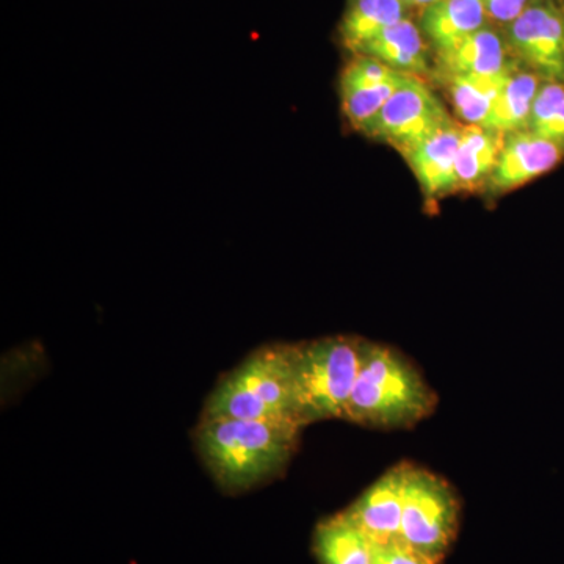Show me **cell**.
I'll return each mask as SVG.
<instances>
[{"label": "cell", "instance_id": "1", "mask_svg": "<svg viewBox=\"0 0 564 564\" xmlns=\"http://www.w3.org/2000/svg\"><path fill=\"white\" fill-rule=\"evenodd\" d=\"M302 430L296 423L202 417L196 448L223 491L239 494L272 480L288 467Z\"/></svg>", "mask_w": 564, "mask_h": 564}, {"label": "cell", "instance_id": "2", "mask_svg": "<svg viewBox=\"0 0 564 564\" xmlns=\"http://www.w3.org/2000/svg\"><path fill=\"white\" fill-rule=\"evenodd\" d=\"M437 406V395L403 352L366 343L344 421L378 430L413 429Z\"/></svg>", "mask_w": 564, "mask_h": 564}, {"label": "cell", "instance_id": "3", "mask_svg": "<svg viewBox=\"0 0 564 564\" xmlns=\"http://www.w3.org/2000/svg\"><path fill=\"white\" fill-rule=\"evenodd\" d=\"M203 417L296 423L291 345H265L221 378L212 391ZM304 429V426H303Z\"/></svg>", "mask_w": 564, "mask_h": 564}, {"label": "cell", "instance_id": "4", "mask_svg": "<svg viewBox=\"0 0 564 564\" xmlns=\"http://www.w3.org/2000/svg\"><path fill=\"white\" fill-rule=\"evenodd\" d=\"M366 343L358 336H329L291 345L293 395L303 426L344 417Z\"/></svg>", "mask_w": 564, "mask_h": 564}, {"label": "cell", "instance_id": "5", "mask_svg": "<svg viewBox=\"0 0 564 564\" xmlns=\"http://www.w3.org/2000/svg\"><path fill=\"white\" fill-rule=\"evenodd\" d=\"M462 502L441 475L410 464L403 494L400 536L422 554L443 560L455 543Z\"/></svg>", "mask_w": 564, "mask_h": 564}, {"label": "cell", "instance_id": "6", "mask_svg": "<svg viewBox=\"0 0 564 564\" xmlns=\"http://www.w3.org/2000/svg\"><path fill=\"white\" fill-rule=\"evenodd\" d=\"M454 121L429 80L406 76L364 135L406 155Z\"/></svg>", "mask_w": 564, "mask_h": 564}, {"label": "cell", "instance_id": "7", "mask_svg": "<svg viewBox=\"0 0 564 564\" xmlns=\"http://www.w3.org/2000/svg\"><path fill=\"white\" fill-rule=\"evenodd\" d=\"M502 32L516 62L544 80H564V10L558 0H533Z\"/></svg>", "mask_w": 564, "mask_h": 564}, {"label": "cell", "instance_id": "8", "mask_svg": "<svg viewBox=\"0 0 564 564\" xmlns=\"http://www.w3.org/2000/svg\"><path fill=\"white\" fill-rule=\"evenodd\" d=\"M406 76L367 55H351L339 77L340 109L350 128L364 135Z\"/></svg>", "mask_w": 564, "mask_h": 564}, {"label": "cell", "instance_id": "9", "mask_svg": "<svg viewBox=\"0 0 564 564\" xmlns=\"http://www.w3.org/2000/svg\"><path fill=\"white\" fill-rule=\"evenodd\" d=\"M563 159L562 147L529 129L505 133L502 152L486 184V191L492 195L514 191L551 172Z\"/></svg>", "mask_w": 564, "mask_h": 564}, {"label": "cell", "instance_id": "10", "mask_svg": "<svg viewBox=\"0 0 564 564\" xmlns=\"http://www.w3.org/2000/svg\"><path fill=\"white\" fill-rule=\"evenodd\" d=\"M411 463H400L381 475L344 510L375 544L388 543L400 536L403 494Z\"/></svg>", "mask_w": 564, "mask_h": 564}, {"label": "cell", "instance_id": "11", "mask_svg": "<svg viewBox=\"0 0 564 564\" xmlns=\"http://www.w3.org/2000/svg\"><path fill=\"white\" fill-rule=\"evenodd\" d=\"M514 63L502 29L486 24L451 50L434 54L432 82L447 77L500 76Z\"/></svg>", "mask_w": 564, "mask_h": 564}, {"label": "cell", "instance_id": "12", "mask_svg": "<svg viewBox=\"0 0 564 564\" xmlns=\"http://www.w3.org/2000/svg\"><path fill=\"white\" fill-rule=\"evenodd\" d=\"M462 124L452 122L403 155L429 202L456 193V154Z\"/></svg>", "mask_w": 564, "mask_h": 564}, {"label": "cell", "instance_id": "13", "mask_svg": "<svg viewBox=\"0 0 564 564\" xmlns=\"http://www.w3.org/2000/svg\"><path fill=\"white\" fill-rule=\"evenodd\" d=\"M356 55H367L399 73L432 80L434 52L411 17L378 33Z\"/></svg>", "mask_w": 564, "mask_h": 564}, {"label": "cell", "instance_id": "14", "mask_svg": "<svg viewBox=\"0 0 564 564\" xmlns=\"http://www.w3.org/2000/svg\"><path fill=\"white\" fill-rule=\"evenodd\" d=\"M489 24L480 0H437L421 10L419 28L434 54L448 51L459 41Z\"/></svg>", "mask_w": 564, "mask_h": 564}, {"label": "cell", "instance_id": "15", "mask_svg": "<svg viewBox=\"0 0 564 564\" xmlns=\"http://www.w3.org/2000/svg\"><path fill=\"white\" fill-rule=\"evenodd\" d=\"M505 133L477 124H462L456 154V193L486 188L503 148Z\"/></svg>", "mask_w": 564, "mask_h": 564}, {"label": "cell", "instance_id": "16", "mask_svg": "<svg viewBox=\"0 0 564 564\" xmlns=\"http://www.w3.org/2000/svg\"><path fill=\"white\" fill-rule=\"evenodd\" d=\"M543 82L534 70L516 62L484 128L502 133L527 131L534 98Z\"/></svg>", "mask_w": 564, "mask_h": 564}, {"label": "cell", "instance_id": "17", "mask_svg": "<svg viewBox=\"0 0 564 564\" xmlns=\"http://www.w3.org/2000/svg\"><path fill=\"white\" fill-rule=\"evenodd\" d=\"M313 545L321 564H373V541L345 511L315 527Z\"/></svg>", "mask_w": 564, "mask_h": 564}, {"label": "cell", "instance_id": "18", "mask_svg": "<svg viewBox=\"0 0 564 564\" xmlns=\"http://www.w3.org/2000/svg\"><path fill=\"white\" fill-rule=\"evenodd\" d=\"M410 13L402 0H347L339 24L340 43L356 55L364 44L384 29L410 18Z\"/></svg>", "mask_w": 564, "mask_h": 564}, {"label": "cell", "instance_id": "19", "mask_svg": "<svg viewBox=\"0 0 564 564\" xmlns=\"http://www.w3.org/2000/svg\"><path fill=\"white\" fill-rule=\"evenodd\" d=\"M510 69L500 76L447 77L436 82L447 93L452 109L464 124L485 126Z\"/></svg>", "mask_w": 564, "mask_h": 564}, {"label": "cell", "instance_id": "20", "mask_svg": "<svg viewBox=\"0 0 564 564\" xmlns=\"http://www.w3.org/2000/svg\"><path fill=\"white\" fill-rule=\"evenodd\" d=\"M529 131L564 150V80H544L534 98Z\"/></svg>", "mask_w": 564, "mask_h": 564}, {"label": "cell", "instance_id": "21", "mask_svg": "<svg viewBox=\"0 0 564 564\" xmlns=\"http://www.w3.org/2000/svg\"><path fill=\"white\" fill-rule=\"evenodd\" d=\"M441 560L422 554L402 538L375 544L373 564H441Z\"/></svg>", "mask_w": 564, "mask_h": 564}, {"label": "cell", "instance_id": "22", "mask_svg": "<svg viewBox=\"0 0 564 564\" xmlns=\"http://www.w3.org/2000/svg\"><path fill=\"white\" fill-rule=\"evenodd\" d=\"M480 2L489 24L503 29L518 20L533 0H480Z\"/></svg>", "mask_w": 564, "mask_h": 564}, {"label": "cell", "instance_id": "23", "mask_svg": "<svg viewBox=\"0 0 564 564\" xmlns=\"http://www.w3.org/2000/svg\"><path fill=\"white\" fill-rule=\"evenodd\" d=\"M402 2L410 10H423V9H426V7H430V6H433V3H436L437 0H402Z\"/></svg>", "mask_w": 564, "mask_h": 564}, {"label": "cell", "instance_id": "24", "mask_svg": "<svg viewBox=\"0 0 564 564\" xmlns=\"http://www.w3.org/2000/svg\"><path fill=\"white\" fill-rule=\"evenodd\" d=\"M560 6H562V9L564 10V0H558Z\"/></svg>", "mask_w": 564, "mask_h": 564}]
</instances>
